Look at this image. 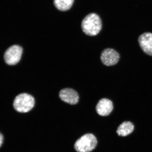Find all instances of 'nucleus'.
<instances>
[{
    "mask_svg": "<svg viewBox=\"0 0 152 152\" xmlns=\"http://www.w3.org/2000/svg\"><path fill=\"white\" fill-rule=\"evenodd\" d=\"M23 49L18 45H13L7 49L4 55L6 63L10 65H14L20 61L22 56Z\"/></svg>",
    "mask_w": 152,
    "mask_h": 152,
    "instance_id": "4",
    "label": "nucleus"
},
{
    "mask_svg": "<svg viewBox=\"0 0 152 152\" xmlns=\"http://www.w3.org/2000/svg\"><path fill=\"white\" fill-rule=\"evenodd\" d=\"M35 99L33 96L27 94H20L17 96L14 102V107L17 111L26 113L33 109Z\"/></svg>",
    "mask_w": 152,
    "mask_h": 152,
    "instance_id": "3",
    "label": "nucleus"
},
{
    "mask_svg": "<svg viewBox=\"0 0 152 152\" xmlns=\"http://www.w3.org/2000/svg\"><path fill=\"white\" fill-rule=\"evenodd\" d=\"M138 41L143 52L146 54L152 56V33L142 34L139 37Z\"/></svg>",
    "mask_w": 152,
    "mask_h": 152,
    "instance_id": "6",
    "label": "nucleus"
},
{
    "mask_svg": "<svg viewBox=\"0 0 152 152\" xmlns=\"http://www.w3.org/2000/svg\"><path fill=\"white\" fill-rule=\"evenodd\" d=\"M4 140V137L3 135L1 133L0 134V147H1L3 143Z\"/></svg>",
    "mask_w": 152,
    "mask_h": 152,
    "instance_id": "11",
    "label": "nucleus"
},
{
    "mask_svg": "<svg viewBox=\"0 0 152 152\" xmlns=\"http://www.w3.org/2000/svg\"><path fill=\"white\" fill-rule=\"evenodd\" d=\"M100 58L104 65L112 66L115 65L118 62L120 56L119 53L114 49L107 48L102 51Z\"/></svg>",
    "mask_w": 152,
    "mask_h": 152,
    "instance_id": "5",
    "label": "nucleus"
},
{
    "mask_svg": "<svg viewBox=\"0 0 152 152\" xmlns=\"http://www.w3.org/2000/svg\"><path fill=\"white\" fill-rule=\"evenodd\" d=\"M134 126L133 124L129 121H125L119 125L116 132L119 136L126 137L132 134L134 131Z\"/></svg>",
    "mask_w": 152,
    "mask_h": 152,
    "instance_id": "9",
    "label": "nucleus"
},
{
    "mask_svg": "<svg viewBox=\"0 0 152 152\" xmlns=\"http://www.w3.org/2000/svg\"><path fill=\"white\" fill-rule=\"evenodd\" d=\"M59 96L61 100L70 104H75L79 102L78 94L76 91L72 89H63L60 91Z\"/></svg>",
    "mask_w": 152,
    "mask_h": 152,
    "instance_id": "8",
    "label": "nucleus"
},
{
    "mask_svg": "<svg viewBox=\"0 0 152 152\" xmlns=\"http://www.w3.org/2000/svg\"><path fill=\"white\" fill-rule=\"evenodd\" d=\"M97 144L96 137L88 133L83 135L76 141L74 148L77 152H91L96 148Z\"/></svg>",
    "mask_w": 152,
    "mask_h": 152,
    "instance_id": "2",
    "label": "nucleus"
},
{
    "mask_svg": "<svg viewBox=\"0 0 152 152\" xmlns=\"http://www.w3.org/2000/svg\"><path fill=\"white\" fill-rule=\"evenodd\" d=\"M74 0H54V4L57 9L61 11H66L71 8Z\"/></svg>",
    "mask_w": 152,
    "mask_h": 152,
    "instance_id": "10",
    "label": "nucleus"
},
{
    "mask_svg": "<svg viewBox=\"0 0 152 152\" xmlns=\"http://www.w3.org/2000/svg\"><path fill=\"white\" fill-rule=\"evenodd\" d=\"M113 109V102L107 99L103 98L98 102L96 107L97 113L102 116L110 115Z\"/></svg>",
    "mask_w": 152,
    "mask_h": 152,
    "instance_id": "7",
    "label": "nucleus"
},
{
    "mask_svg": "<svg viewBox=\"0 0 152 152\" xmlns=\"http://www.w3.org/2000/svg\"><path fill=\"white\" fill-rule=\"evenodd\" d=\"M102 26V20L95 13H91L86 16L81 23L83 31L86 35L96 36L100 31Z\"/></svg>",
    "mask_w": 152,
    "mask_h": 152,
    "instance_id": "1",
    "label": "nucleus"
}]
</instances>
